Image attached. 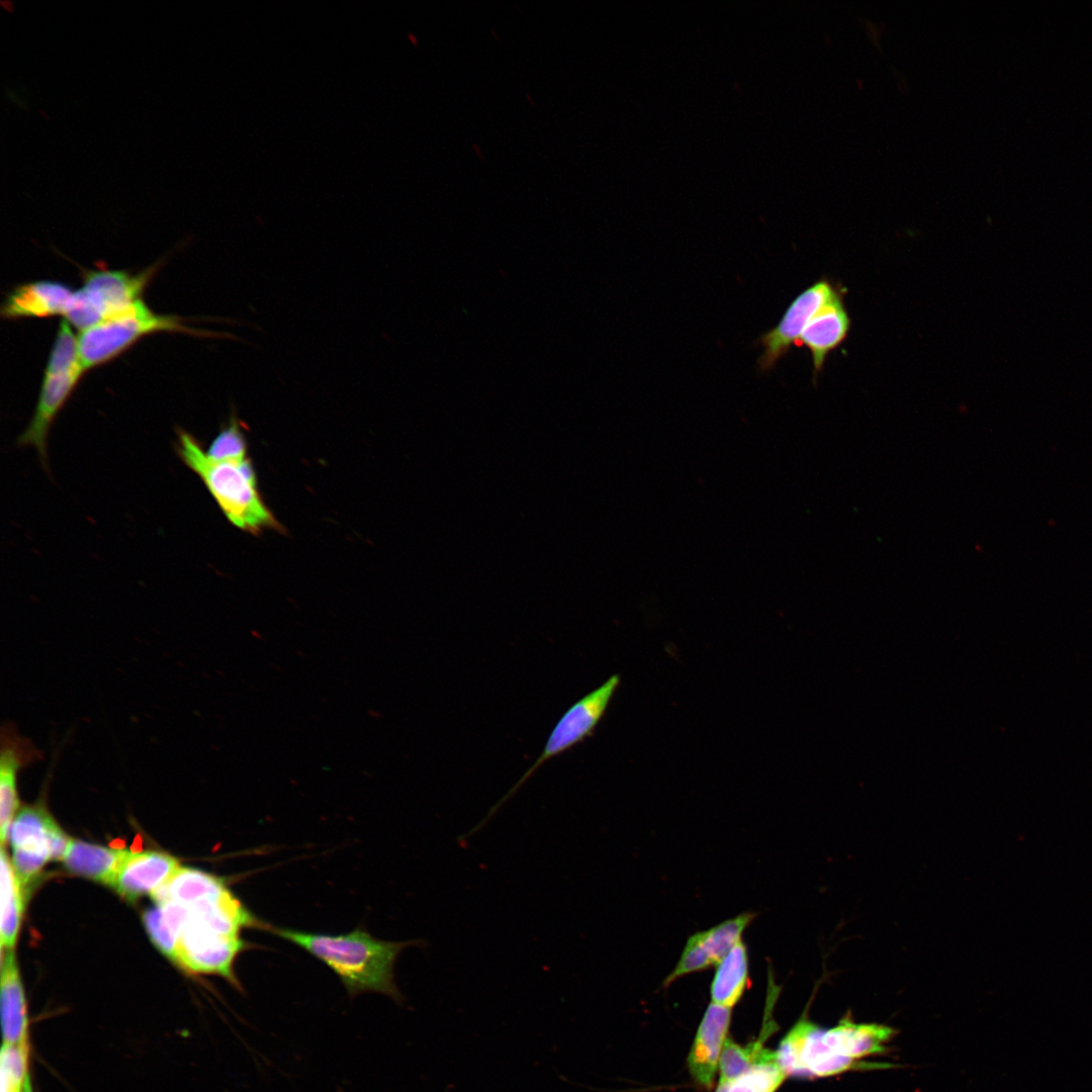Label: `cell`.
<instances>
[{"label": "cell", "mask_w": 1092, "mask_h": 1092, "mask_svg": "<svg viewBox=\"0 0 1092 1092\" xmlns=\"http://www.w3.org/2000/svg\"><path fill=\"white\" fill-rule=\"evenodd\" d=\"M270 932L296 944L324 964L341 980L349 995L376 992L399 1002L402 995L394 982V965L399 953L422 940L386 941L357 928L330 935L271 926Z\"/></svg>", "instance_id": "6da1fadb"}, {"label": "cell", "mask_w": 1092, "mask_h": 1092, "mask_svg": "<svg viewBox=\"0 0 1092 1092\" xmlns=\"http://www.w3.org/2000/svg\"><path fill=\"white\" fill-rule=\"evenodd\" d=\"M177 454L204 483L226 519L236 527L257 534L280 525L262 499L248 457L213 460L188 432L177 431Z\"/></svg>", "instance_id": "7a4b0ae2"}, {"label": "cell", "mask_w": 1092, "mask_h": 1092, "mask_svg": "<svg viewBox=\"0 0 1092 1092\" xmlns=\"http://www.w3.org/2000/svg\"><path fill=\"white\" fill-rule=\"evenodd\" d=\"M85 371L78 353L77 335L63 320L49 356L34 414L17 441L20 446L33 447L44 466L52 425Z\"/></svg>", "instance_id": "3957f363"}, {"label": "cell", "mask_w": 1092, "mask_h": 1092, "mask_svg": "<svg viewBox=\"0 0 1092 1092\" xmlns=\"http://www.w3.org/2000/svg\"><path fill=\"white\" fill-rule=\"evenodd\" d=\"M161 332L204 335L186 326L177 315L155 312L140 299L123 311L80 332L78 353L85 370L92 369L116 358L142 338Z\"/></svg>", "instance_id": "277c9868"}, {"label": "cell", "mask_w": 1092, "mask_h": 1092, "mask_svg": "<svg viewBox=\"0 0 1092 1092\" xmlns=\"http://www.w3.org/2000/svg\"><path fill=\"white\" fill-rule=\"evenodd\" d=\"M155 271L152 266L135 274L109 269L86 272L82 286L72 293L65 320L82 332L123 311L142 299Z\"/></svg>", "instance_id": "5b68a950"}, {"label": "cell", "mask_w": 1092, "mask_h": 1092, "mask_svg": "<svg viewBox=\"0 0 1092 1092\" xmlns=\"http://www.w3.org/2000/svg\"><path fill=\"white\" fill-rule=\"evenodd\" d=\"M619 685V674H613L601 686L573 703L556 722L538 758L489 810L486 817L466 834V837L478 831L541 765L590 737L606 714Z\"/></svg>", "instance_id": "8992f818"}, {"label": "cell", "mask_w": 1092, "mask_h": 1092, "mask_svg": "<svg viewBox=\"0 0 1092 1092\" xmlns=\"http://www.w3.org/2000/svg\"><path fill=\"white\" fill-rule=\"evenodd\" d=\"M12 866L24 889L50 859H63L70 838L40 803L24 806L10 828Z\"/></svg>", "instance_id": "52a82bcc"}, {"label": "cell", "mask_w": 1092, "mask_h": 1092, "mask_svg": "<svg viewBox=\"0 0 1092 1092\" xmlns=\"http://www.w3.org/2000/svg\"><path fill=\"white\" fill-rule=\"evenodd\" d=\"M822 1028L801 1018L782 1039L777 1061L787 1076L823 1078L848 1071L883 1069V1064L853 1061L834 1054L822 1039Z\"/></svg>", "instance_id": "ba28073f"}, {"label": "cell", "mask_w": 1092, "mask_h": 1092, "mask_svg": "<svg viewBox=\"0 0 1092 1092\" xmlns=\"http://www.w3.org/2000/svg\"><path fill=\"white\" fill-rule=\"evenodd\" d=\"M840 288L823 277L799 293L787 307L780 322L763 333L758 343L763 352L758 360L762 372L772 369L798 341L814 314Z\"/></svg>", "instance_id": "9c48e42d"}, {"label": "cell", "mask_w": 1092, "mask_h": 1092, "mask_svg": "<svg viewBox=\"0 0 1092 1092\" xmlns=\"http://www.w3.org/2000/svg\"><path fill=\"white\" fill-rule=\"evenodd\" d=\"M755 917L756 913L753 912L741 913L689 936L677 964L664 979L663 987H668L686 975L717 966L742 940L745 929Z\"/></svg>", "instance_id": "30bf717a"}, {"label": "cell", "mask_w": 1092, "mask_h": 1092, "mask_svg": "<svg viewBox=\"0 0 1092 1092\" xmlns=\"http://www.w3.org/2000/svg\"><path fill=\"white\" fill-rule=\"evenodd\" d=\"M246 947L243 938L212 935L185 926L178 940L176 962L191 973L220 976L242 990L234 967Z\"/></svg>", "instance_id": "8fae6325"}, {"label": "cell", "mask_w": 1092, "mask_h": 1092, "mask_svg": "<svg viewBox=\"0 0 1092 1092\" xmlns=\"http://www.w3.org/2000/svg\"><path fill=\"white\" fill-rule=\"evenodd\" d=\"M41 751L30 739L7 724L1 730L0 745V835L4 845L9 828L19 811L17 779L21 769L41 759Z\"/></svg>", "instance_id": "7c38bea8"}, {"label": "cell", "mask_w": 1092, "mask_h": 1092, "mask_svg": "<svg viewBox=\"0 0 1092 1092\" xmlns=\"http://www.w3.org/2000/svg\"><path fill=\"white\" fill-rule=\"evenodd\" d=\"M731 1020V1008L710 1003L688 1056L689 1072L707 1090L714 1084Z\"/></svg>", "instance_id": "4fadbf2b"}, {"label": "cell", "mask_w": 1092, "mask_h": 1092, "mask_svg": "<svg viewBox=\"0 0 1092 1092\" xmlns=\"http://www.w3.org/2000/svg\"><path fill=\"white\" fill-rule=\"evenodd\" d=\"M850 327L851 320L840 289L814 314L797 344L809 350L815 380L822 371L828 355L846 339Z\"/></svg>", "instance_id": "5bb4252c"}, {"label": "cell", "mask_w": 1092, "mask_h": 1092, "mask_svg": "<svg viewBox=\"0 0 1092 1092\" xmlns=\"http://www.w3.org/2000/svg\"><path fill=\"white\" fill-rule=\"evenodd\" d=\"M179 868L176 858L165 852L149 850L131 853L129 851L111 887L122 897L134 900L146 894H154Z\"/></svg>", "instance_id": "9a60e30c"}, {"label": "cell", "mask_w": 1092, "mask_h": 1092, "mask_svg": "<svg viewBox=\"0 0 1092 1092\" xmlns=\"http://www.w3.org/2000/svg\"><path fill=\"white\" fill-rule=\"evenodd\" d=\"M74 290L51 280L27 282L14 287L1 305L7 320L64 315Z\"/></svg>", "instance_id": "2e32d148"}, {"label": "cell", "mask_w": 1092, "mask_h": 1092, "mask_svg": "<svg viewBox=\"0 0 1092 1092\" xmlns=\"http://www.w3.org/2000/svg\"><path fill=\"white\" fill-rule=\"evenodd\" d=\"M896 1034L890 1026L877 1023H856L843 1018L833 1027L823 1029L822 1039L836 1055L853 1061L883 1055Z\"/></svg>", "instance_id": "e0dca14e"}, {"label": "cell", "mask_w": 1092, "mask_h": 1092, "mask_svg": "<svg viewBox=\"0 0 1092 1092\" xmlns=\"http://www.w3.org/2000/svg\"><path fill=\"white\" fill-rule=\"evenodd\" d=\"M1 1024L3 1044L21 1045L28 1042L26 1002L14 952L2 954L1 964Z\"/></svg>", "instance_id": "ac0fdd59"}, {"label": "cell", "mask_w": 1092, "mask_h": 1092, "mask_svg": "<svg viewBox=\"0 0 1092 1092\" xmlns=\"http://www.w3.org/2000/svg\"><path fill=\"white\" fill-rule=\"evenodd\" d=\"M128 853L125 849L108 848L71 839L63 860L71 873L112 886Z\"/></svg>", "instance_id": "d6986e66"}, {"label": "cell", "mask_w": 1092, "mask_h": 1092, "mask_svg": "<svg viewBox=\"0 0 1092 1092\" xmlns=\"http://www.w3.org/2000/svg\"><path fill=\"white\" fill-rule=\"evenodd\" d=\"M749 984L748 951L741 940L716 966L710 989L711 1002L732 1008Z\"/></svg>", "instance_id": "ffe728a7"}, {"label": "cell", "mask_w": 1092, "mask_h": 1092, "mask_svg": "<svg viewBox=\"0 0 1092 1092\" xmlns=\"http://www.w3.org/2000/svg\"><path fill=\"white\" fill-rule=\"evenodd\" d=\"M229 889L223 880L211 874L190 868H179L169 881L159 888L152 898L157 904L167 901L192 905Z\"/></svg>", "instance_id": "44dd1931"}, {"label": "cell", "mask_w": 1092, "mask_h": 1092, "mask_svg": "<svg viewBox=\"0 0 1092 1092\" xmlns=\"http://www.w3.org/2000/svg\"><path fill=\"white\" fill-rule=\"evenodd\" d=\"M1 877V920L0 937L1 946L12 948L15 944L20 926L24 890L14 872L10 859L7 857L5 848L2 846L0 855Z\"/></svg>", "instance_id": "7402d4cb"}, {"label": "cell", "mask_w": 1092, "mask_h": 1092, "mask_svg": "<svg viewBox=\"0 0 1092 1092\" xmlns=\"http://www.w3.org/2000/svg\"><path fill=\"white\" fill-rule=\"evenodd\" d=\"M775 1057L776 1052L764 1046L762 1036L745 1046L727 1037L719 1061V1083L732 1081L749 1071L753 1066Z\"/></svg>", "instance_id": "603a6c76"}, {"label": "cell", "mask_w": 1092, "mask_h": 1092, "mask_svg": "<svg viewBox=\"0 0 1092 1092\" xmlns=\"http://www.w3.org/2000/svg\"><path fill=\"white\" fill-rule=\"evenodd\" d=\"M787 1077L776 1056L732 1081L719 1083L716 1092H776Z\"/></svg>", "instance_id": "cb8c5ba5"}, {"label": "cell", "mask_w": 1092, "mask_h": 1092, "mask_svg": "<svg viewBox=\"0 0 1092 1092\" xmlns=\"http://www.w3.org/2000/svg\"><path fill=\"white\" fill-rule=\"evenodd\" d=\"M243 424L232 415L229 424L213 439L206 454L213 460H233L247 457V441Z\"/></svg>", "instance_id": "d4e9b609"}, {"label": "cell", "mask_w": 1092, "mask_h": 1092, "mask_svg": "<svg viewBox=\"0 0 1092 1092\" xmlns=\"http://www.w3.org/2000/svg\"><path fill=\"white\" fill-rule=\"evenodd\" d=\"M29 1043L21 1045L3 1044L1 1051V1083L13 1092H21L29 1078Z\"/></svg>", "instance_id": "484cf974"}, {"label": "cell", "mask_w": 1092, "mask_h": 1092, "mask_svg": "<svg viewBox=\"0 0 1092 1092\" xmlns=\"http://www.w3.org/2000/svg\"><path fill=\"white\" fill-rule=\"evenodd\" d=\"M146 929L155 945L171 960H177L179 934L166 919L159 904L145 911Z\"/></svg>", "instance_id": "4316f807"}, {"label": "cell", "mask_w": 1092, "mask_h": 1092, "mask_svg": "<svg viewBox=\"0 0 1092 1092\" xmlns=\"http://www.w3.org/2000/svg\"><path fill=\"white\" fill-rule=\"evenodd\" d=\"M7 98L21 109H26L28 102L22 91L8 87L5 89Z\"/></svg>", "instance_id": "83f0119b"}, {"label": "cell", "mask_w": 1092, "mask_h": 1092, "mask_svg": "<svg viewBox=\"0 0 1092 1092\" xmlns=\"http://www.w3.org/2000/svg\"><path fill=\"white\" fill-rule=\"evenodd\" d=\"M21 1092H32L30 1077L26 1080Z\"/></svg>", "instance_id": "f1b7e54d"}, {"label": "cell", "mask_w": 1092, "mask_h": 1092, "mask_svg": "<svg viewBox=\"0 0 1092 1092\" xmlns=\"http://www.w3.org/2000/svg\"><path fill=\"white\" fill-rule=\"evenodd\" d=\"M1 1092H12V1091H11V1089H10L9 1087H7L6 1085H4V1084H1Z\"/></svg>", "instance_id": "f546056e"}]
</instances>
